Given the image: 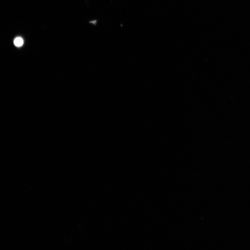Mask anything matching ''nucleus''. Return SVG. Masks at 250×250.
I'll return each instance as SVG.
<instances>
[{
  "instance_id": "f257e3e1",
  "label": "nucleus",
  "mask_w": 250,
  "mask_h": 250,
  "mask_svg": "<svg viewBox=\"0 0 250 250\" xmlns=\"http://www.w3.org/2000/svg\"><path fill=\"white\" fill-rule=\"evenodd\" d=\"M14 43L15 46L21 47L23 45V39L21 37H17L14 40Z\"/></svg>"
}]
</instances>
